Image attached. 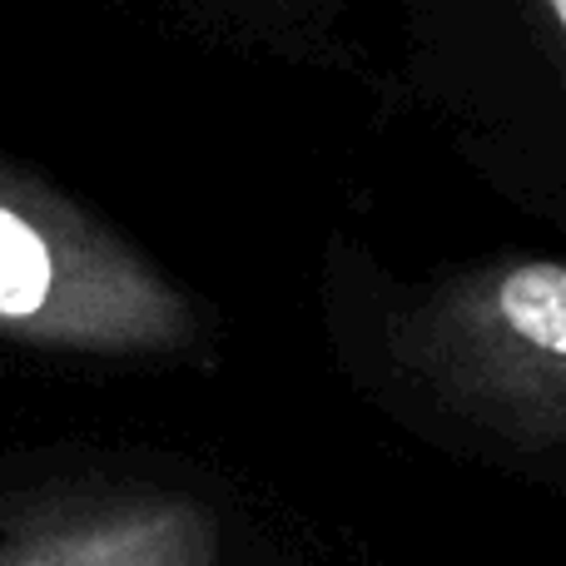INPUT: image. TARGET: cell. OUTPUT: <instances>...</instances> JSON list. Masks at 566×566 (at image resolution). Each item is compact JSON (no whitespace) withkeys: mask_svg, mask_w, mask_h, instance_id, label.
I'll use <instances>...</instances> for the list:
<instances>
[{"mask_svg":"<svg viewBox=\"0 0 566 566\" xmlns=\"http://www.w3.org/2000/svg\"><path fill=\"white\" fill-rule=\"evenodd\" d=\"M388 353L478 428L566 448V259H492L428 283L388 323Z\"/></svg>","mask_w":566,"mask_h":566,"instance_id":"6da1fadb","label":"cell"},{"mask_svg":"<svg viewBox=\"0 0 566 566\" xmlns=\"http://www.w3.org/2000/svg\"><path fill=\"white\" fill-rule=\"evenodd\" d=\"M0 333L55 353L155 358L195 348L199 313L90 209L0 165Z\"/></svg>","mask_w":566,"mask_h":566,"instance_id":"7a4b0ae2","label":"cell"},{"mask_svg":"<svg viewBox=\"0 0 566 566\" xmlns=\"http://www.w3.org/2000/svg\"><path fill=\"white\" fill-rule=\"evenodd\" d=\"M219 517L175 492H0V566H219Z\"/></svg>","mask_w":566,"mask_h":566,"instance_id":"3957f363","label":"cell"},{"mask_svg":"<svg viewBox=\"0 0 566 566\" xmlns=\"http://www.w3.org/2000/svg\"><path fill=\"white\" fill-rule=\"evenodd\" d=\"M532 10H537V20L547 25V35L566 50V0H532Z\"/></svg>","mask_w":566,"mask_h":566,"instance_id":"277c9868","label":"cell"}]
</instances>
